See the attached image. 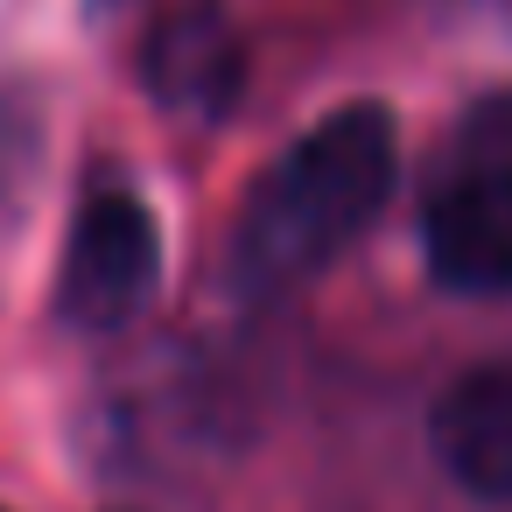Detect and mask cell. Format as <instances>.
<instances>
[{
    "label": "cell",
    "instance_id": "6da1fadb",
    "mask_svg": "<svg viewBox=\"0 0 512 512\" xmlns=\"http://www.w3.org/2000/svg\"><path fill=\"white\" fill-rule=\"evenodd\" d=\"M393 176H400V134L386 106L358 99L323 113L246 190L232 225V281L246 295H281L323 274L351 239L372 232V218L393 197Z\"/></svg>",
    "mask_w": 512,
    "mask_h": 512
},
{
    "label": "cell",
    "instance_id": "7a4b0ae2",
    "mask_svg": "<svg viewBox=\"0 0 512 512\" xmlns=\"http://www.w3.org/2000/svg\"><path fill=\"white\" fill-rule=\"evenodd\" d=\"M421 253L456 295H512V92L463 120L421 211Z\"/></svg>",
    "mask_w": 512,
    "mask_h": 512
},
{
    "label": "cell",
    "instance_id": "3957f363",
    "mask_svg": "<svg viewBox=\"0 0 512 512\" xmlns=\"http://www.w3.org/2000/svg\"><path fill=\"white\" fill-rule=\"evenodd\" d=\"M155 281H162L155 211L127 190H92L57 260V316L71 330H120L148 309Z\"/></svg>",
    "mask_w": 512,
    "mask_h": 512
},
{
    "label": "cell",
    "instance_id": "277c9868",
    "mask_svg": "<svg viewBox=\"0 0 512 512\" xmlns=\"http://www.w3.org/2000/svg\"><path fill=\"white\" fill-rule=\"evenodd\" d=\"M141 78L162 113H176L190 127H218L246 85V43L218 8H183L148 36Z\"/></svg>",
    "mask_w": 512,
    "mask_h": 512
},
{
    "label": "cell",
    "instance_id": "5b68a950",
    "mask_svg": "<svg viewBox=\"0 0 512 512\" xmlns=\"http://www.w3.org/2000/svg\"><path fill=\"white\" fill-rule=\"evenodd\" d=\"M435 463L484 505H512V372H463L428 414Z\"/></svg>",
    "mask_w": 512,
    "mask_h": 512
}]
</instances>
